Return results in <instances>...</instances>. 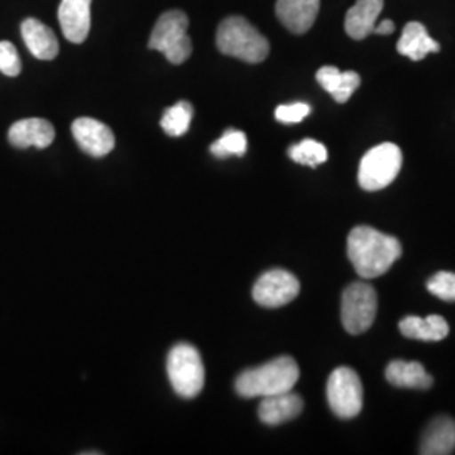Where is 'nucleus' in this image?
<instances>
[{"mask_svg": "<svg viewBox=\"0 0 455 455\" xmlns=\"http://www.w3.org/2000/svg\"><path fill=\"white\" fill-rule=\"evenodd\" d=\"M9 142L17 148H46L52 144L56 132L44 118H24L9 129Z\"/></svg>", "mask_w": 455, "mask_h": 455, "instance_id": "nucleus-13", "label": "nucleus"}, {"mask_svg": "<svg viewBox=\"0 0 455 455\" xmlns=\"http://www.w3.org/2000/svg\"><path fill=\"white\" fill-rule=\"evenodd\" d=\"M92 2L93 0H61L58 20L66 39L73 44L86 41L92 29Z\"/></svg>", "mask_w": 455, "mask_h": 455, "instance_id": "nucleus-11", "label": "nucleus"}, {"mask_svg": "<svg viewBox=\"0 0 455 455\" xmlns=\"http://www.w3.org/2000/svg\"><path fill=\"white\" fill-rule=\"evenodd\" d=\"M385 374L391 385L398 388L428 390L434 385V378L425 371L422 363L417 361H391Z\"/></svg>", "mask_w": 455, "mask_h": 455, "instance_id": "nucleus-18", "label": "nucleus"}, {"mask_svg": "<svg viewBox=\"0 0 455 455\" xmlns=\"http://www.w3.org/2000/svg\"><path fill=\"white\" fill-rule=\"evenodd\" d=\"M289 157L292 159L293 163L317 167L327 161V148L324 144H321L317 140L304 139L302 142L289 148Z\"/></svg>", "mask_w": 455, "mask_h": 455, "instance_id": "nucleus-23", "label": "nucleus"}, {"mask_svg": "<svg viewBox=\"0 0 455 455\" xmlns=\"http://www.w3.org/2000/svg\"><path fill=\"white\" fill-rule=\"evenodd\" d=\"M378 295L374 287L364 282H355L344 289L341 300V319L344 329L358 336L366 332L376 319Z\"/></svg>", "mask_w": 455, "mask_h": 455, "instance_id": "nucleus-7", "label": "nucleus"}, {"mask_svg": "<svg viewBox=\"0 0 455 455\" xmlns=\"http://www.w3.org/2000/svg\"><path fill=\"white\" fill-rule=\"evenodd\" d=\"M300 292L297 276L287 270H268L257 280L253 287V299L261 307L276 309L291 304Z\"/></svg>", "mask_w": 455, "mask_h": 455, "instance_id": "nucleus-9", "label": "nucleus"}, {"mask_svg": "<svg viewBox=\"0 0 455 455\" xmlns=\"http://www.w3.org/2000/svg\"><path fill=\"white\" fill-rule=\"evenodd\" d=\"M20 33L22 39L26 43L28 49L31 51L34 58L43 60V61H51L58 56L60 52V43L56 34L46 24L41 20L29 17L20 24Z\"/></svg>", "mask_w": 455, "mask_h": 455, "instance_id": "nucleus-14", "label": "nucleus"}, {"mask_svg": "<svg viewBox=\"0 0 455 455\" xmlns=\"http://www.w3.org/2000/svg\"><path fill=\"white\" fill-rule=\"evenodd\" d=\"M299 366L291 356L272 359L259 368L246 370L236 378L235 388L243 398H265L292 391L299 381Z\"/></svg>", "mask_w": 455, "mask_h": 455, "instance_id": "nucleus-2", "label": "nucleus"}, {"mask_svg": "<svg viewBox=\"0 0 455 455\" xmlns=\"http://www.w3.org/2000/svg\"><path fill=\"white\" fill-rule=\"evenodd\" d=\"M302 410H304L302 398L293 391H285V393L261 398L259 417L261 422L267 425H280L299 417Z\"/></svg>", "mask_w": 455, "mask_h": 455, "instance_id": "nucleus-15", "label": "nucleus"}, {"mask_svg": "<svg viewBox=\"0 0 455 455\" xmlns=\"http://www.w3.org/2000/svg\"><path fill=\"white\" fill-rule=\"evenodd\" d=\"M22 71V61L16 46L9 41H0V73L5 76H19Z\"/></svg>", "mask_w": 455, "mask_h": 455, "instance_id": "nucleus-26", "label": "nucleus"}, {"mask_svg": "<svg viewBox=\"0 0 455 455\" xmlns=\"http://www.w3.org/2000/svg\"><path fill=\"white\" fill-rule=\"evenodd\" d=\"M396 49L402 56H407L411 61H422L430 52H439L440 44L432 39L425 26L420 22H408L403 28L402 37L396 44Z\"/></svg>", "mask_w": 455, "mask_h": 455, "instance_id": "nucleus-20", "label": "nucleus"}, {"mask_svg": "<svg viewBox=\"0 0 455 455\" xmlns=\"http://www.w3.org/2000/svg\"><path fill=\"white\" fill-rule=\"evenodd\" d=\"M189 19L182 11H167L157 19L148 37V49L159 51L172 65H182L193 52V41L188 34Z\"/></svg>", "mask_w": 455, "mask_h": 455, "instance_id": "nucleus-4", "label": "nucleus"}, {"mask_svg": "<svg viewBox=\"0 0 455 455\" xmlns=\"http://www.w3.org/2000/svg\"><path fill=\"white\" fill-rule=\"evenodd\" d=\"M402 148L390 142L370 148L359 163L358 182L364 191L388 188L402 171Z\"/></svg>", "mask_w": 455, "mask_h": 455, "instance_id": "nucleus-5", "label": "nucleus"}, {"mask_svg": "<svg viewBox=\"0 0 455 455\" xmlns=\"http://www.w3.org/2000/svg\"><path fill=\"white\" fill-rule=\"evenodd\" d=\"M374 34H379V36H388V34L395 33V22L393 20H381L379 24L374 26Z\"/></svg>", "mask_w": 455, "mask_h": 455, "instance_id": "nucleus-28", "label": "nucleus"}, {"mask_svg": "<svg viewBox=\"0 0 455 455\" xmlns=\"http://www.w3.org/2000/svg\"><path fill=\"white\" fill-rule=\"evenodd\" d=\"M347 257L359 276L374 278L402 257V243L374 228L356 227L347 236Z\"/></svg>", "mask_w": 455, "mask_h": 455, "instance_id": "nucleus-1", "label": "nucleus"}, {"mask_svg": "<svg viewBox=\"0 0 455 455\" xmlns=\"http://www.w3.org/2000/svg\"><path fill=\"white\" fill-rule=\"evenodd\" d=\"M310 114V107L307 103H291V105H280L276 107L275 118L282 124H299Z\"/></svg>", "mask_w": 455, "mask_h": 455, "instance_id": "nucleus-27", "label": "nucleus"}, {"mask_svg": "<svg viewBox=\"0 0 455 455\" xmlns=\"http://www.w3.org/2000/svg\"><path fill=\"white\" fill-rule=\"evenodd\" d=\"M71 132L83 152L92 157H105L115 148L114 132L95 118H76L71 125Z\"/></svg>", "mask_w": 455, "mask_h": 455, "instance_id": "nucleus-10", "label": "nucleus"}, {"mask_svg": "<svg viewBox=\"0 0 455 455\" xmlns=\"http://www.w3.org/2000/svg\"><path fill=\"white\" fill-rule=\"evenodd\" d=\"M216 46L220 52L251 65L265 61L270 52L268 39L242 16L227 17L218 26Z\"/></svg>", "mask_w": 455, "mask_h": 455, "instance_id": "nucleus-3", "label": "nucleus"}, {"mask_svg": "<svg viewBox=\"0 0 455 455\" xmlns=\"http://www.w3.org/2000/svg\"><path fill=\"white\" fill-rule=\"evenodd\" d=\"M383 5L385 0H356L344 19L346 34L356 41H363L373 34L376 19L381 14Z\"/></svg>", "mask_w": 455, "mask_h": 455, "instance_id": "nucleus-16", "label": "nucleus"}, {"mask_svg": "<svg viewBox=\"0 0 455 455\" xmlns=\"http://www.w3.org/2000/svg\"><path fill=\"white\" fill-rule=\"evenodd\" d=\"M246 147H248V142H246V135L243 132L229 129L210 148H212V154L214 157L227 159L231 156L243 157Z\"/></svg>", "mask_w": 455, "mask_h": 455, "instance_id": "nucleus-24", "label": "nucleus"}, {"mask_svg": "<svg viewBox=\"0 0 455 455\" xmlns=\"http://www.w3.org/2000/svg\"><path fill=\"white\" fill-rule=\"evenodd\" d=\"M321 0H276L278 20L293 34H304L314 26Z\"/></svg>", "mask_w": 455, "mask_h": 455, "instance_id": "nucleus-12", "label": "nucleus"}, {"mask_svg": "<svg viewBox=\"0 0 455 455\" xmlns=\"http://www.w3.org/2000/svg\"><path fill=\"white\" fill-rule=\"evenodd\" d=\"M428 292L434 293L442 300L455 302V274L454 272H437L427 282Z\"/></svg>", "mask_w": 455, "mask_h": 455, "instance_id": "nucleus-25", "label": "nucleus"}, {"mask_svg": "<svg viewBox=\"0 0 455 455\" xmlns=\"http://www.w3.org/2000/svg\"><path fill=\"white\" fill-rule=\"evenodd\" d=\"M193 115H195L193 105L182 100L164 112L161 127L169 137H182L191 127Z\"/></svg>", "mask_w": 455, "mask_h": 455, "instance_id": "nucleus-22", "label": "nucleus"}, {"mask_svg": "<svg viewBox=\"0 0 455 455\" xmlns=\"http://www.w3.org/2000/svg\"><path fill=\"white\" fill-rule=\"evenodd\" d=\"M400 332L408 339L419 341H442L449 336V324L442 315H428V317H417L407 315L400 321Z\"/></svg>", "mask_w": 455, "mask_h": 455, "instance_id": "nucleus-21", "label": "nucleus"}, {"mask_svg": "<svg viewBox=\"0 0 455 455\" xmlns=\"http://www.w3.org/2000/svg\"><path fill=\"white\" fill-rule=\"evenodd\" d=\"M327 402L339 419H355L363 408V383L353 368H336L327 379Z\"/></svg>", "mask_w": 455, "mask_h": 455, "instance_id": "nucleus-8", "label": "nucleus"}, {"mask_svg": "<svg viewBox=\"0 0 455 455\" xmlns=\"http://www.w3.org/2000/svg\"><path fill=\"white\" fill-rule=\"evenodd\" d=\"M167 374L182 398H195L204 387V364L199 351L188 342L176 344L167 356Z\"/></svg>", "mask_w": 455, "mask_h": 455, "instance_id": "nucleus-6", "label": "nucleus"}, {"mask_svg": "<svg viewBox=\"0 0 455 455\" xmlns=\"http://www.w3.org/2000/svg\"><path fill=\"white\" fill-rule=\"evenodd\" d=\"M455 451V422L451 417H437L423 432L420 454L449 455Z\"/></svg>", "mask_w": 455, "mask_h": 455, "instance_id": "nucleus-17", "label": "nucleus"}, {"mask_svg": "<svg viewBox=\"0 0 455 455\" xmlns=\"http://www.w3.org/2000/svg\"><path fill=\"white\" fill-rule=\"evenodd\" d=\"M315 78L338 103L349 101L361 84V76L356 71H339L336 66H323Z\"/></svg>", "mask_w": 455, "mask_h": 455, "instance_id": "nucleus-19", "label": "nucleus"}]
</instances>
